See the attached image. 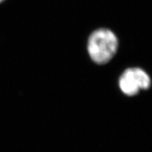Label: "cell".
Wrapping results in <instances>:
<instances>
[{"label": "cell", "instance_id": "cell-2", "mask_svg": "<svg viewBox=\"0 0 152 152\" xmlns=\"http://www.w3.org/2000/svg\"><path fill=\"white\" fill-rule=\"evenodd\" d=\"M151 80L147 72L140 68H130L125 70L119 80V87L128 96H134L141 90H148Z\"/></svg>", "mask_w": 152, "mask_h": 152}, {"label": "cell", "instance_id": "cell-3", "mask_svg": "<svg viewBox=\"0 0 152 152\" xmlns=\"http://www.w3.org/2000/svg\"><path fill=\"white\" fill-rule=\"evenodd\" d=\"M4 1V0H0V3H1V1Z\"/></svg>", "mask_w": 152, "mask_h": 152}, {"label": "cell", "instance_id": "cell-1", "mask_svg": "<svg viewBox=\"0 0 152 152\" xmlns=\"http://www.w3.org/2000/svg\"><path fill=\"white\" fill-rule=\"evenodd\" d=\"M118 47V39L111 30L100 28L91 34L87 42L90 58L98 64H106L115 56Z\"/></svg>", "mask_w": 152, "mask_h": 152}]
</instances>
